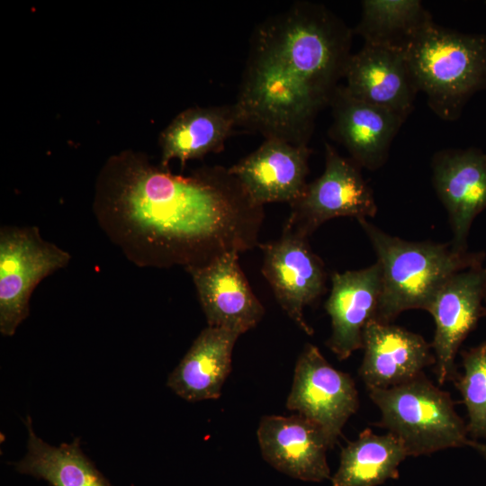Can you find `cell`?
<instances>
[{"label":"cell","instance_id":"obj_20","mask_svg":"<svg viewBox=\"0 0 486 486\" xmlns=\"http://www.w3.org/2000/svg\"><path fill=\"white\" fill-rule=\"evenodd\" d=\"M237 126L233 104L183 111L160 134L161 166L166 168L173 159L184 166L188 160L222 151Z\"/></svg>","mask_w":486,"mask_h":486},{"label":"cell","instance_id":"obj_23","mask_svg":"<svg viewBox=\"0 0 486 486\" xmlns=\"http://www.w3.org/2000/svg\"><path fill=\"white\" fill-rule=\"evenodd\" d=\"M353 30L364 43L405 50L415 36L433 22L418 0H364Z\"/></svg>","mask_w":486,"mask_h":486},{"label":"cell","instance_id":"obj_22","mask_svg":"<svg viewBox=\"0 0 486 486\" xmlns=\"http://www.w3.org/2000/svg\"><path fill=\"white\" fill-rule=\"evenodd\" d=\"M409 456L402 442L392 433L374 434L364 429L342 448L332 486H378L399 477V466Z\"/></svg>","mask_w":486,"mask_h":486},{"label":"cell","instance_id":"obj_16","mask_svg":"<svg viewBox=\"0 0 486 486\" xmlns=\"http://www.w3.org/2000/svg\"><path fill=\"white\" fill-rule=\"evenodd\" d=\"M363 349L358 374L367 390L407 382L436 364L431 344L392 323L371 320L364 330Z\"/></svg>","mask_w":486,"mask_h":486},{"label":"cell","instance_id":"obj_7","mask_svg":"<svg viewBox=\"0 0 486 486\" xmlns=\"http://www.w3.org/2000/svg\"><path fill=\"white\" fill-rule=\"evenodd\" d=\"M69 255L43 240L36 228H4L0 234V331L13 336L29 313L35 286L65 266Z\"/></svg>","mask_w":486,"mask_h":486},{"label":"cell","instance_id":"obj_8","mask_svg":"<svg viewBox=\"0 0 486 486\" xmlns=\"http://www.w3.org/2000/svg\"><path fill=\"white\" fill-rule=\"evenodd\" d=\"M286 407L319 425L332 447L358 410V392L348 374L334 368L316 346L306 344L295 364Z\"/></svg>","mask_w":486,"mask_h":486},{"label":"cell","instance_id":"obj_6","mask_svg":"<svg viewBox=\"0 0 486 486\" xmlns=\"http://www.w3.org/2000/svg\"><path fill=\"white\" fill-rule=\"evenodd\" d=\"M360 169L326 142L324 172L307 184L302 194L290 203L291 213L285 225L308 238L334 218L353 217L360 220L374 217L377 205L374 193Z\"/></svg>","mask_w":486,"mask_h":486},{"label":"cell","instance_id":"obj_13","mask_svg":"<svg viewBox=\"0 0 486 486\" xmlns=\"http://www.w3.org/2000/svg\"><path fill=\"white\" fill-rule=\"evenodd\" d=\"M256 436L263 458L279 472L304 482L330 477L326 457L330 444L310 419L300 414L264 416Z\"/></svg>","mask_w":486,"mask_h":486},{"label":"cell","instance_id":"obj_11","mask_svg":"<svg viewBox=\"0 0 486 486\" xmlns=\"http://www.w3.org/2000/svg\"><path fill=\"white\" fill-rule=\"evenodd\" d=\"M431 167L434 188L448 214L450 243L468 250L472 224L486 208V153L475 148L443 149L433 156Z\"/></svg>","mask_w":486,"mask_h":486},{"label":"cell","instance_id":"obj_17","mask_svg":"<svg viewBox=\"0 0 486 486\" xmlns=\"http://www.w3.org/2000/svg\"><path fill=\"white\" fill-rule=\"evenodd\" d=\"M310 153L307 145L267 139L229 168L256 203L290 204L307 185Z\"/></svg>","mask_w":486,"mask_h":486},{"label":"cell","instance_id":"obj_10","mask_svg":"<svg viewBox=\"0 0 486 486\" xmlns=\"http://www.w3.org/2000/svg\"><path fill=\"white\" fill-rule=\"evenodd\" d=\"M486 296V266L459 271L438 290L428 311L435 321L431 347L436 358L437 382L443 385L458 376L455 357L459 347L482 317Z\"/></svg>","mask_w":486,"mask_h":486},{"label":"cell","instance_id":"obj_4","mask_svg":"<svg viewBox=\"0 0 486 486\" xmlns=\"http://www.w3.org/2000/svg\"><path fill=\"white\" fill-rule=\"evenodd\" d=\"M418 92L433 112L453 122L476 93L486 90V34L430 22L405 50Z\"/></svg>","mask_w":486,"mask_h":486},{"label":"cell","instance_id":"obj_15","mask_svg":"<svg viewBox=\"0 0 486 486\" xmlns=\"http://www.w3.org/2000/svg\"><path fill=\"white\" fill-rule=\"evenodd\" d=\"M345 87L356 98L385 108L406 120L418 93L405 50L364 43L351 55Z\"/></svg>","mask_w":486,"mask_h":486},{"label":"cell","instance_id":"obj_18","mask_svg":"<svg viewBox=\"0 0 486 486\" xmlns=\"http://www.w3.org/2000/svg\"><path fill=\"white\" fill-rule=\"evenodd\" d=\"M325 309L331 320L327 346L339 360L363 349L366 325L375 320L382 292V272L378 262L359 270L334 273Z\"/></svg>","mask_w":486,"mask_h":486},{"label":"cell","instance_id":"obj_14","mask_svg":"<svg viewBox=\"0 0 486 486\" xmlns=\"http://www.w3.org/2000/svg\"><path fill=\"white\" fill-rule=\"evenodd\" d=\"M329 136L347 150L361 168L379 169L405 120L396 113L353 96L340 85L329 104Z\"/></svg>","mask_w":486,"mask_h":486},{"label":"cell","instance_id":"obj_1","mask_svg":"<svg viewBox=\"0 0 486 486\" xmlns=\"http://www.w3.org/2000/svg\"><path fill=\"white\" fill-rule=\"evenodd\" d=\"M121 162L108 205L153 264L188 269L259 246L264 206L229 167L205 166L178 176L137 158Z\"/></svg>","mask_w":486,"mask_h":486},{"label":"cell","instance_id":"obj_21","mask_svg":"<svg viewBox=\"0 0 486 486\" xmlns=\"http://www.w3.org/2000/svg\"><path fill=\"white\" fill-rule=\"evenodd\" d=\"M24 423L28 430L26 453L14 464L19 473L43 480L51 486H110L81 450L78 438L54 446L36 435L29 416Z\"/></svg>","mask_w":486,"mask_h":486},{"label":"cell","instance_id":"obj_12","mask_svg":"<svg viewBox=\"0 0 486 486\" xmlns=\"http://www.w3.org/2000/svg\"><path fill=\"white\" fill-rule=\"evenodd\" d=\"M239 254H225L211 263L186 269L192 275L208 326L239 336L255 328L265 308L242 271Z\"/></svg>","mask_w":486,"mask_h":486},{"label":"cell","instance_id":"obj_24","mask_svg":"<svg viewBox=\"0 0 486 486\" xmlns=\"http://www.w3.org/2000/svg\"><path fill=\"white\" fill-rule=\"evenodd\" d=\"M463 374L454 380L468 416V435L486 438V342L462 353Z\"/></svg>","mask_w":486,"mask_h":486},{"label":"cell","instance_id":"obj_26","mask_svg":"<svg viewBox=\"0 0 486 486\" xmlns=\"http://www.w3.org/2000/svg\"><path fill=\"white\" fill-rule=\"evenodd\" d=\"M486 316V296L483 302V307H482V317Z\"/></svg>","mask_w":486,"mask_h":486},{"label":"cell","instance_id":"obj_5","mask_svg":"<svg viewBox=\"0 0 486 486\" xmlns=\"http://www.w3.org/2000/svg\"><path fill=\"white\" fill-rule=\"evenodd\" d=\"M381 412L379 426L396 436L409 456L468 446L466 424L457 414L450 394L426 375L386 389H369Z\"/></svg>","mask_w":486,"mask_h":486},{"label":"cell","instance_id":"obj_3","mask_svg":"<svg viewBox=\"0 0 486 486\" xmlns=\"http://www.w3.org/2000/svg\"><path fill=\"white\" fill-rule=\"evenodd\" d=\"M358 223L368 237L382 272L376 321L392 323L401 312L428 310L442 285L455 273L483 265L482 251H460L451 243L409 241L392 236L367 220Z\"/></svg>","mask_w":486,"mask_h":486},{"label":"cell","instance_id":"obj_25","mask_svg":"<svg viewBox=\"0 0 486 486\" xmlns=\"http://www.w3.org/2000/svg\"><path fill=\"white\" fill-rule=\"evenodd\" d=\"M469 446L479 452L484 458H486V443H480L478 441L471 439Z\"/></svg>","mask_w":486,"mask_h":486},{"label":"cell","instance_id":"obj_9","mask_svg":"<svg viewBox=\"0 0 486 486\" xmlns=\"http://www.w3.org/2000/svg\"><path fill=\"white\" fill-rule=\"evenodd\" d=\"M259 247L263 251L262 274L278 303L303 332L312 335L303 310L326 291L322 260L311 250L308 238L287 225L278 239Z\"/></svg>","mask_w":486,"mask_h":486},{"label":"cell","instance_id":"obj_2","mask_svg":"<svg viewBox=\"0 0 486 486\" xmlns=\"http://www.w3.org/2000/svg\"><path fill=\"white\" fill-rule=\"evenodd\" d=\"M354 31L322 4L296 1L254 29L233 104L238 125L307 145L344 79Z\"/></svg>","mask_w":486,"mask_h":486},{"label":"cell","instance_id":"obj_19","mask_svg":"<svg viewBox=\"0 0 486 486\" xmlns=\"http://www.w3.org/2000/svg\"><path fill=\"white\" fill-rule=\"evenodd\" d=\"M239 335L208 326L167 378V386L188 401L216 400L231 371L233 347Z\"/></svg>","mask_w":486,"mask_h":486}]
</instances>
